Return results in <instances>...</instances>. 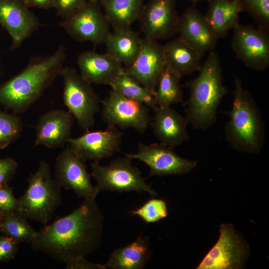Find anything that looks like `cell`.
I'll return each instance as SVG.
<instances>
[{"label": "cell", "mask_w": 269, "mask_h": 269, "mask_svg": "<svg viewBox=\"0 0 269 269\" xmlns=\"http://www.w3.org/2000/svg\"><path fill=\"white\" fill-rule=\"evenodd\" d=\"M104 225V216L96 199H84L71 213L36 231L30 244L34 252L65 264L86 257L100 247Z\"/></svg>", "instance_id": "6da1fadb"}, {"label": "cell", "mask_w": 269, "mask_h": 269, "mask_svg": "<svg viewBox=\"0 0 269 269\" xmlns=\"http://www.w3.org/2000/svg\"><path fill=\"white\" fill-rule=\"evenodd\" d=\"M65 59L63 46L50 55L32 58L19 73L0 86V104L15 114L25 112L61 75Z\"/></svg>", "instance_id": "7a4b0ae2"}, {"label": "cell", "mask_w": 269, "mask_h": 269, "mask_svg": "<svg viewBox=\"0 0 269 269\" xmlns=\"http://www.w3.org/2000/svg\"><path fill=\"white\" fill-rule=\"evenodd\" d=\"M199 72L185 85L190 90L185 104V118L194 128L206 130L215 123L218 106L228 90L223 84L220 59L215 51H210Z\"/></svg>", "instance_id": "3957f363"}, {"label": "cell", "mask_w": 269, "mask_h": 269, "mask_svg": "<svg viewBox=\"0 0 269 269\" xmlns=\"http://www.w3.org/2000/svg\"><path fill=\"white\" fill-rule=\"evenodd\" d=\"M235 88L229 120L225 127L227 140L234 149L258 153L264 139V125L260 112L251 93L234 76Z\"/></svg>", "instance_id": "277c9868"}, {"label": "cell", "mask_w": 269, "mask_h": 269, "mask_svg": "<svg viewBox=\"0 0 269 269\" xmlns=\"http://www.w3.org/2000/svg\"><path fill=\"white\" fill-rule=\"evenodd\" d=\"M28 187L18 198V211L28 219L45 225L62 202V186L52 178L49 164L41 161L37 170L30 173Z\"/></svg>", "instance_id": "5b68a950"}, {"label": "cell", "mask_w": 269, "mask_h": 269, "mask_svg": "<svg viewBox=\"0 0 269 269\" xmlns=\"http://www.w3.org/2000/svg\"><path fill=\"white\" fill-rule=\"evenodd\" d=\"M91 176L96 181L95 189L98 193L107 190L124 192H145L152 195L157 193L141 175L138 168L134 165L131 159L118 157L108 165H102L98 161L91 164Z\"/></svg>", "instance_id": "8992f818"}, {"label": "cell", "mask_w": 269, "mask_h": 269, "mask_svg": "<svg viewBox=\"0 0 269 269\" xmlns=\"http://www.w3.org/2000/svg\"><path fill=\"white\" fill-rule=\"evenodd\" d=\"M60 75L63 79V101L68 111L82 130L90 131L100 110L98 95L75 69L64 67Z\"/></svg>", "instance_id": "52a82bcc"}, {"label": "cell", "mask_w": 269, "mask_h": 269, "mask_svg": "<svg viewBox=\"0 0 269 269\" xmlns=\"http://www.w3.org/2000/svg\"><path fill=\"white\" fill-rule=\"evenodd\" d=\"M250 248L243 237L229 223L222 224L219 238L197 269H240L244 267Z\"/></svg>", "instance_id": "ba28073f"}, {"label": "cell", "mask_w": 269, "mask_h": 269, "mask_svg": "<svg viewBox=\"0 0 269 269\" xmlns=\"http://www.w3.org/2000/svg\"><path fill=\"white\" fill-rule=\"evenodd\" d=\"M101 103V118L108 126L122 129L133 128L144 133L150 125L149 108L112 89Z\"/></svg>", "instance_id": "9c48e42d"}, {"label": "cell", "mask_w": 269, "mask_h": 269, "mask_svg": "<svg viewBox=\"0 0 269 269\" xmlns=\"http://www.w3.org/2000/svg\"><path fill=\"white\" fill-rule=\"evenodd\" d=\"M99 1L88 0L60 24L73 39L94 45L105 43L110 33V25Z\"/></svg>", "instance_id": "30bf717a"}, {"label": "cell", "mask_w": 269, "mask_h": 269, "mask_svg": "<svg viewBox=\"0 0 269 269\" xmlns=\"http://www.w3.org/2000/svg\"><path fill=\"white\" fill-rule=\"evenodd\" d=\"M231 47L247 67L258 71L269 65V31L238 24L234 28Z\"/></svg>", "instance_id": "8fae6325"}, {"label": "cell", "mask_w": 269, "mask_h": 269, "mask_svg": "<svg viewBox=\"0 0 269 269\" xmlns=\"http://www.w3.org/2000/svg\"><path fill=\"white\" fill-rule=\"evenodd\" d=\"M131 159H137L149 168V176L181 175L192 171L197 162L177 155L174 148L160 143L149 144L139 143L134 153H125Z\"/></svg>", "instance_id": "7c38bea8"}, {"label": "cell", "mask_w": 269, "mask_h": 269, "mask_svg": "<svg viewBox=\"0 0 269 269\" xmlns=\"http://www.w3.org/2000/svg\"><path fill=\"white\" fill-rule=\"evenodd\" d=\"M54 169L55 179L62 187L72 190L79 198L96 199L98 193L92 184L85 161L69 147L57 156Z\"/></svg>", "instance_id": "4fadbf2b"}, {"label": "cell", "mask_w": 269, "mask_h": 269, "mask_svg": "<svg viewBox=\"0 0 269 269\" xmlns=\"http://www.w3.org/2000/svg\"><path fill=\"white\" fill-rule=\"evenodd\" d=\"M178 0H151L144 4L138 21L145 37L166 39L177 34L180 16L176 10Z\"/></svg>", "instance_id": "5bb4252c"}, {"label": "cell", "mask_w": 269, "mask_h": 269, "mask_svg": "<svg viewBox=\"0 0 269 269\" xmlns=\"http://www.w3.org/2000/svg\"><path fill=\"white\" fill-rule=\"evenodd\" d=\"M122 133L117 127L108 126L105 130L87 131L82 135L70 138L69 147L84 161H99L120 151Z\"/></svg>", "instance_id": "9a60e30c"}, {"label": "cell", "mask_w": 269, "mask_h": 269, "mask_svg": "<svg viewBox=\"0 0 269 269\" xmlns=\"http://www.w3.org/2000/svg\"><path fill=\"white\" fill-rule=\"evenodd\" d=\"M165 65L163 45L156 40L144 37L136 59L124 69L154 95Z\"/></svg>", "instance_id": "2e32d148"}, {"label": "cell", "mask_w": 269, "mask_h": 269, "mask_svg": "<svg viewBox=\"0 0 269 269\" xmlns=\"http://www.w3.org/2000/svg\"><path fill=\"white\" fill-rule=\"evenodd\" d=\"M21 0H0V24L12 39L11 49L21 46L39 27L37 17Z\"/></svg>", "instance_id": "e0dca14e"}, {"label": "cell", "mask_w": 269, "mask_h": 269, "mask_svg": "<svg viewBox=\"0 0 269 269\" xmlns=\"http://www.w3.org/2000/svg\"><path fill=\"white\" fill-rule=\"evenodd\" d=\"M74 119L68 111L62 109L51 110L41 115L35 126L34 146H63L71 138Z\"/></svg>", "instance_id": "ac0fdd59"}, {"label": "cell", "mask_w": 269, "mask_h": 269, "mask_svg": "<svg viewBox=\"0 0 269 269\" xmlns=\"http://www.w3.org/2000/svg\"><path fill=\"white\" fill-rule=\"evenodd\" d=\"M177 34L201 56L213 50L218 40L205 15L194 6L180 16Z\"/></svg>", "instance_id": "d6986e66"}, {"label": "cell", "mask_w": 269, "mask_h": 269, "mask_svg": "<svg viewBox=\"0 0 269 269\" xmlns=\"http://www.w3.org/2000/svg\"><path fill=\"white\" fill-rule=\"evenodd\" d=\"M77 63L80 74L91 84L110 85L124 68L107 52L84 51L78 56Z\"/></svg>", "instance_id": "ffe728a7"}, {"label": "cell", "mask_w": 269, "mask_h": 269, "mask_svg": "<svg viewBox=\"0 0 269 269\" xmlns=\"http://www.w3.org/2000/svg\"><path fill=\"white\" fill-rule=\"evenodd\" d=\"M154 112L150 124L160 143L174 148L188 139L185 118L170 107H158Z\"/></svg>", "instance_id": "44dd1931"}, {"label": "cell", "mask_w": 269, "mask_h": 269, "mask_svg": "<svg viewBox=\"0 0 269 269\" xmlns=\"http://www.w3.org/2000/svg\"><path fill=\"white\" fill-rule=\"evenodd\" d=\"M151 256L149 237L141 235L128 245L115 249L104 265L110 269H143Z\"/></svg>", "instance_id": "7402d4cb"}, {"label": "cell", "mask_w": 269, "mask_h": 269, "mask_svg": "<svg viewBox=\"0 0 269 269\" xmlns=\"http://www.w3.org/2000/svg\"><path fill=\"white\" fill-rule=\"evenodd\" d=\"M163 47L166 64L180 77L200 70L202 56L179 37Z\"/></svg>", "instance_id": "603a6c76"}, {"label": "cell", "mask_w": 269, "mask_h": 269, "mask_svg": "<svg viewBox=\"0 0 269 269\" xmlns=\"http://www.w3.org/2000/svg\"><path fill=\"white\" fill-rule=\"evenodd\" d=\"M205 15L206 20L217 39L226 36L239 23L242 9L238 0H208Z\"/></svg>", "instance_id": "cb8c5ba5"}, {"label": "cell", "mask_w": 269, "mask_h": 269, "mask_svg": "<svg viewBox=\"0 0 269 269\" xmlns=\"http://www.w3.org/2000/svg\"><path fill=\"white\" fill-rule=\"evenodd\" d=\"M142 41L138 33L130 28L110 32L104 44L106 52L127 67L131 65L137 57Z\"/></svg>", "instance_id": "d4e9b609"}, {"label": "cell", "mask_w": 269, "mask_h": 269, "mask_svg": "<svg viewBox=\"0 0 269 269\" xmlns=\"http://www.w3.org/2000/svg\"><path fill=\"white\" fill-rule=\"evenodd\" d=\"M144 0H100L103 13L114 30L131 28L138 20Z\"/></svg>", "instance_id": "484cf974"}, {"label": "cell", "mask_w": 269, "mask_h": 269, "mask_svg": "<svg viewBox=\"0 0 269 269\" xmlns=\"http://www.w3.org/2000/svg\"><path fill=\"white\" fill-rule=\"evenodd\" d=\"M180 77L166 64L158 80L154 98L158 107H170L183 101Z\"/></svg>", "instance_id": "4316f807"}, {"label": "cell", "mask_w": 269, "mask_h": 269, "mask_svg": "<svg viewBox=\"0 0 269 269\" xmlns=\"http://www.w3.org/2000/svg\"><path fill=\"white\" fill-rule=\"evenodd\" d=\"M110 86L112 89L128 98L144 104L153 111L158 108L154 94L126 73L124 69Z\"/></svg>", "instance_id": "83f0119b"}, {"label": "cell", "mask_w": 269, "mask_h": 269, "mask_svg": "<svg viewBox=\"0 0 269 269\" xmlns=\"http://www.w3.org/2000/svg\"><path fill=\"white\" fill-rule=\"evenodd\" d=\"M0 232L18 243L30 244L36 233L29 225L27 218L18 211L4 216Z\"/></svg>", "instance_id": "f1b7e54d"}, {"label": "cell", "mask_w": 269, "mask_h": 269, "mask_svg": "<svg viewBox=\"0 0 269 269\" xmlns=\"http://www.w3.org/2000/svg\"><path fill=\"white\" fill-rule=\"evenodd\" d=\"M20 117L0 110V149H4L16 140L22 131Z\"/></svg>", "instance_id": "f546056e"}, {"label": "cell", "mask_w": 269, "mask_h": 269, "mask_svg": "<svg viewBox=\"0 0 269 269\" xmlns=\"http://www.w3.org/2000/svg\"><path fill=\"white\" fill-rule=\"evenodd\" d=\"M133 216H137L146 223H154L167 217L166 203L161 199L151 198L140 207L129 211Z\"/></svg>", "instance_id": "4dcf8cb0"}, {"label": "cell", "mask_w": 269, "mask_h": 269, "mask_svg": "<svg viewBox=\"0 0 269 269\" xmlns=\"http://www.w3.org/2000/svg\"><path fill=\"white\" fill-rule=\"evenodd\" d=\"M243 11L249 13L258 27L269 30V0H238Z\"/></svg>", "instance_id": "1f68e13d"}, {"label": "cell", "mask_w": 269, "mask_h": 269, "mask_svg": "<svg viewBox=\"0 0 269 269\" xmlns=\"http://www.w3.org/2000/svg\"><path fill=\"white\" fill-rule=\"evenodd\" d=\"M19 202L13 188L7 184L0 186V211L4 216L18 211Z\"/></svg>", "instance_id": "d6a6232c"}, {"label": "cell", "mask_w": 269, "mask_h": 269, "mask_svg": "<svg viewBox=\"0 0 269 269\" xmlns=\"http://www.w3.org/2000/svg\"><path fill=\"white\" fill-rule=\"evenodd\" d=\"M19 244L6 235H0V263L14 259L18 252Z\"/></svg>", "instance_id": "836d02e7"}, {"label": "cell", "mask_w": 269, "mask_h": 269, "mask_svg": "<svg viewBox=\"0 0 269 269\" xmlns=\"http://www.w3.org/2000/svg\"><path fill=\"white\" fill-rule=\"evenodd\" d=\"M88 0H54L53 7L64 19L81 7Z\"/></svg>", "instance_id": "e575fe53"}, {"label": "cell", "mask_w": 269, "mask_h": 269, "mask_svg": "<svg viewBox=\"0 0 269 269\" xmlns=\"http://www.w3.org/2000/svg\"><path fill=\"white\" fill-rule=\"evenodd\" d=\"M18 168L15 160L10 157L0 158V186L7 184Z\"/></svg>", "instance_id": "d590c367"}, {"label": "cell", "mask_w": 269, "mask_h": 269, "mask_svg": "<svg viewBox=\"0 0 269 269\" xmlns=\"http://www.w3.org/2000/svg\"><path fill=\"white\" fill-rule=\"evenodd\" d=\"M65 265L66 269H106L104 265L90 262L85 257L71 260Z\"/></svg>", "instance_id": "8d00e7d4"}, {"label": "cell", "mask_w": 269, "mask_h": 269, "mask_svg": "<svg viewBox=\"0 0 269 269\" xmlns=\"http://www.w3.org/2000/svg\"><path fill=\"white\" fill-rule=\"evenodd\" d=\"M28 7H35L42 9L53 7L54 0H21Z\"/></svg>", "instance_id": "74e56055"}, {"label": "cell", "mask_w": 269, "mask_h": 269, "mask_svg": "<svg viewBox=\"0 0 269 269\" xmlns=\"http://www.w3.org/2000/svg\"><path fill=\"white\" fill-rule=\"evenodd\" d=\"M189 0L193 4V6H195L194 5L198 2L199 1H202V0Z\"/></svg>", "instance_id": "f35d334b"}, {"label": "cell", "mask_w": 269, "mask_h": 269, "mask_svg": "<svg viewBox=\"0 0 269 269\" xmlns=\"http://www.w3.org/2000/svg\"><path fill=\"white\" fill-rule=\"evenodd\" d=\"M4 217V215L0 211V227Z\"/></svg>", "instance_id": "ab89813d"}, {"label": "cell", "mask_w": 269, "mask_h": 269, "mask_svg": "<svg viewBox=\"0 0 269 269\" xmlns=\"http://www.w3.org/2000/svg\"><path fill=\"white\" fill-rule=\"evenodd\" d=\"M91 1H100V0H88Z\"/></svg>", "instance_id": "60d3db41"}]
</instances>
